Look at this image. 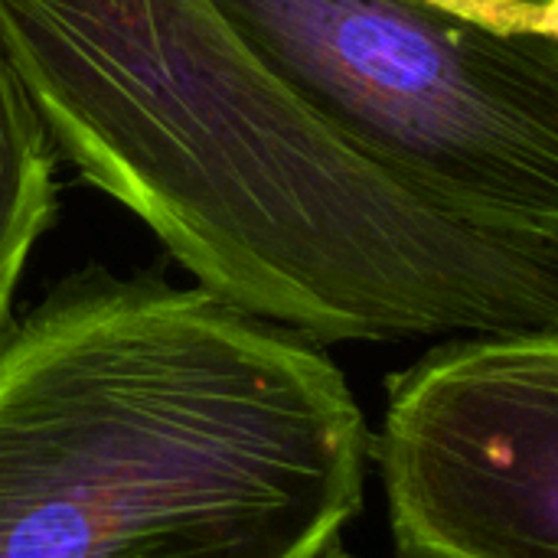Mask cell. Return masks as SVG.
Here are the masks:
<instances>
[{
  "label": "cell",
  "instance_id": "cell-1",
  "mask_svg": "<svg viewBox=\"0 0 558 558\" xmlns=\"http://www.w3.org/2000/svg\"><path fill=\"white\" fill-rule=\"evenodd\" d=\"M82 177L222 301L314 343L558 330V235L474 213L311 111L213 0H0Z\"/></svg>",
  "mask_w": 558,
  "mask_h": 558
},
{
  "label": "cell",
  "instance_id": "cell-2",
  "mask_svg": "<svg viewBox=\"0 0 558 558\" xmlns=\"http://www.w3.org/2000/svg\"><path fill=\"white\" fill-rule=\"evenodd\" d=\"M373 432L320 343L88 265L0 333V558H317Z\"/></svg>",
  "mask_w": 558,
  "mask_h": 558
},
{
  "label": "cell",
  "instance_id": "cell-3",
  "mask_svg": "<svg viewBox=\"0 0 558 558\" xmlns=\"http://www.w3.org/2000/svg\"><path fill=\"white\" fill-rule=\"evenodd\" d=\"M258 59L389 170L558 235V43L438 0H213Z\"/></svg>",
  "mask_w": 558,
  "mask_h": 558
},
{
  "label": "cell",
  "instance_id": "cell-4",
  "mask_svg": "<svg viewBox=\"0 0 558 558\" xmlns=\"http://www.w3.org/2000/svg\"><path fill=\"white\" fill-rule=\"evenodd\" d=\"M402 558H558V330L448 340L373 435Z\"/></svg>",
  "mask_w": 558,
  "mask_h": 558
},
{
  "label": "cell",
  "instance_id": "cell-5",
  "mask_svg": "<svg viewBox=\"0 0 558 558\" xmlns=\"http://www.w3.org/2000/svg\"><path fill=\"white\" fill-rule=\"evenodd\" d=\"M56 141L0 36V333L39 235L56 222Z\"/></svg>",
  "mask_w": 558,
  "mask_h": 558
},
{
  "label": "cell",
  "instance_id": "cell-6",
  "mask_svg": "<svg viewBox=\"0 0 558 558\" xmlns=\"http://www.w3.org/2000/svg\"><path fill=\"white\" fill-rule=\"evenodd\" d=\"M438 3H445V7H451V10H458L464 16H474L481 23L507 29L517 16L543 7L546 0H438Z\"/></svg>",
  "mask_w": 558,
  "mask_h": 558
},
{
  "label": "cell",
  "instance_id": "cell-7",
  "mask_svg": "<svg viewBox=\"0 0 558 558\" xmlns=\"http://www.w3.org/2000/svg\"><path fill=\"white\" fill-rule=\"evenodd\" d=\"M507 29H523V33H539L546 39L558 43V0H546L543 7L517 16Z\"/></svg>",
  "mask_w": 558,
  "mask_h": 558
},
{
  "label": "cell",
  "instance_id": "cell-8",
  "mask_svg": "<svg viewBox=\"0 0 558 558\" xmlns=\"http://www.w3.org/2000/svg\"><path fill=\"white\" fill-rule=\"evenodd\" d=\"M317 558H360V556H353L350 549H343L340 543H333V546H330L327 553H320V556H317Z\"/></svg>",
  "mask_w": 558,
  "mask_h": 558
}]
</instances>
